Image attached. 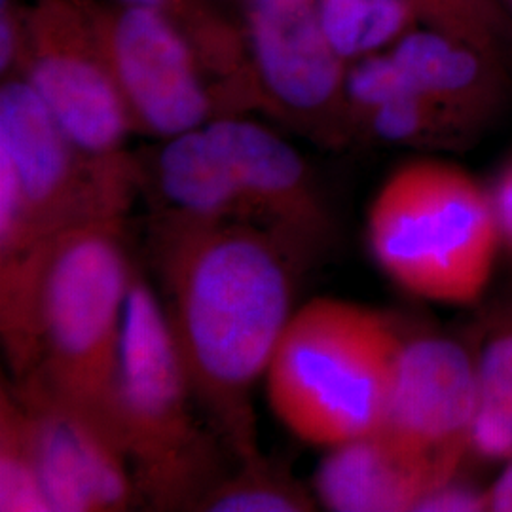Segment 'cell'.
<instances>
[{"label":"cell","instance_id":"cell-1","mask_svg":"<svg viewBox=\"0 0 512 512\" xmlns=\"http://www.w3.org/2000/svg\"><path fill=\"white\" fill-rule=\"evenodd\" d=\"M167 319L196 403L239 461L262 458L253 393L294 310L300 256L247 222L160 228Z\"/></svg>","mask_w":512,"mask_h":512},{"label":"cell","instance_id":"cell-17","mask_svg":"<svg viewBox=\"0 0 512 512\" xmlns=\"http://www.w3.org/2000/svg\"><path fill=\"white\" fill-rule=\"evenodd\" d=\"M0 511L54 512L40 478L31 414L6 384L0 393Z\"/></svg>","mask_w":512,"mask_h":512},{"label":"cell","instance_id":"cell-18","mask_svg":"<svg viewBox=\"0 0 512 512\" xmlns=\"http://www.w3.org/2000/svg\"><path fill=\"white\" fill-rule=\"evenodd\" d=\"M471 442L480 458L512 459V332L492 340L476 366Z\"/></svg>","mask_w":512,"mask_h":512},{"label":"cell","instance_id":"cell-25","mask_svg":"<svg viewBox=\"0 0 512 512\" xmlns=\"http://www.w3.org/2000/svg\"><path fill=\"white\" fill-rule=\"evenodd\" d=\"M492 194H494L495 209L501 222L503 238H507L512 245V162L497 179Z\"/></svg>","mask_w":512,"mask_h":512},{"label":"cell","instance_id":"cell-19","mask_svg":"<svg viewBox=\"0 0 512 512\" xmlns=\"http://www.w3.org/2000/svg\"><path fill=\"white\" fill-rule=\"evenodd\" d=\"M313 509L310 494L262 456L239 461L236 473L220 476L196 511L308 512Z\"/></svg>","mask_w":512,"mask_h":512},{"label":"cell","instance_id":"cell-20","mask_svg":"<svg viewBox=\"0 0 512 512\" xmlns=\"http://www.w3.org/2000/svg\"><path fill=\"white\" fill-rule=\"evenodd\" d=\"M421 25L459 38L486 54L512 50V18L501 0H408Z\"/></svg>","mask_w":512,"mask_h":512},{"label":"cell","instance_id":"cell-12","mask_svg":"<svg viewBox=\"0 0 512 512\" xmlns=\"http://www.w3.org/2000/svg\"><path fill=\"white\" fill-rule=\"evenodd\" d=\"M14 391L33 420L40 478L52 511H128L139 495L120 444L42 393Z\"/></svg>","mask_w":512,"mask_h":512},{"label":"cell","instance_id":"cell-10","mask_svg":"<svg viewBox=\"0 0 512 512\" xmlns=\"http://www.w3.org/2000/svg\"><path fill=\"white\" fill-rule=\"evenodd\" d=\"M205 131L236 184L245 222L308 262L329 238L330 217L302 156L272 129L239 116H217Z\"/></svg>","mask_w":512,"mask_h":512},{"label":"cell","instance_id":"cell-14","mask_svg":"<svg viewBox=\"0 0 512 512\" xmlns=\"http://www.w3.org/2000/svg\"><path fill=\"white\" fill-rule=\"evenodd\" d=\"M389 54L416 92L467 129L492 114L505 92L501 59L425 25L408 31Z\"/></svg>","mask_w":512,"mask_h":512},{"label":"cell","instance_id":"cell-23","mask_svg":"<svg viewBox=\"0 0 512 512\" xmlns=\"http://www.w3.org/2000/svg\"><path fill=\"white\" fill-rule=\"evenodd\" d=\"M23 48V10L14 0L0 2V71L2 76L16 74Z\"/></svg>","mask_w":512,"mask_h":512},{"label":"cell","instance_id":"cell-7","mask_svg":"<svg viewBox=\"0 0 512 512\" xmlns=\"http://www.w3.org/2000/svg\"><path fill=\"white\" fill-rule=\"evenodd\" d=\"M12 76L35 90L84 154L97 160L126 156L135 124L103 54L93 2L37 0L23 12V48Z\"/></svg>","mask_w":512,"mask_h":512},{"label":"cell","instance_id":"cell-21","mask_svg":"<svg viewBox=\"0 0 512 512\" xmlns=\"http://www.w3.org/2000/svg\"><path fill=\"white\" fill-rule=\"evenodd\" d=\"M357 126L391 145L452 143L469 133L456 118L420 92L406 93L368 112Z\"/></svg>","mask_w":512,"mask_h":512},{"label":"cell","instance_id":"cell-24","mask_svg":"<svg viewBox=\"0 0 512 512\" xmlns=\"http://www.w3.org/2000/svg\"><path fill=\"white\" fill-rule=\"evenodd\" d=\"M114 4L162 10L165 14H169L171 18L177 19L188 31L190 37L198 38V33H200L198 25L200 23L209 27V21H205L203 16H198V0H114Z\"/></svg>","mask_w":512,"mask_h":512},{"label":"cell","instance_id":"cell-27","mask_svg":"<svg viewBox=\"0 0 512 512\" xmlns=\"http://www.w3.org/2000/svg\"><path fill=\"white\" fill-rule=\"evenodd\" d=\"M503 4H505V8H507V12H509V16L512 18V0H501Z\"/></svg>","mask_w":512,"mask_h":512},{"label":"cell","instance_id":"cell-8","mask_svg":"<svg viewBox=\"0 0 512 512\" xmlns=\"http://www.w3.org/2000/svg\"><path fill=\"white\" fill-rule=\"evenodd\" d=\"M93 18L135 131L169 139L217 118L205 57L177 19L120 4H93Z\"/></svg>","mask_w":512,"mask_h":512},{"label":"cell","instance_id":"cell-16","mask_svg":"<svg viewBox=\"0 0 512 512\" xmlns=\"http://www.w3.org/2000/svg\"><path fill=\"white\" fill-rule=\"evenodd\" d=\"M334 52L346 63L393 48L421 25L408 0H317Z\"/></svg>","mask_w":512,"mask_h":512},{"label":"cell","instance_id":"cell-22","mask_svg":"<svg viewBox=\"0 0 512 512\" xmlns=\"http://www.w3.org/2000/svg\"><path fill=\"white\" fill-rule=\"evenodd\" d=\"M420 512H478L488 511L486 492L463 484L458 476L433 494L427 495L418 507Z\"/></svg>","mask_w":512,"mask_h":512},{"label":"cell","instance_id":"cell-2","mask_svg":"<svg viewBox=\"0 0 512 512\" xmlns=\"http://www.w3.org/2000/svg\"><path fill=\"white\" fill-rule=\"evenodd\" d=\"M122 222H90L44 245L14 387L73 410L124 450L116 391L135 268L122 245Z\"/></svg>","mask_w":512,"mask_h":512},{"label":"cell","instance_id":"cell-11","mask_svg":"<svg viewBox=\"0 0 512 512\" xmlns=\"http://www.w3.org/2000/svg\"><path fill=\"white\" fill-rule=\"evenodd\" d=\"M251 74L277 109L302 118L344 114L348 63L334 52L317 0H238Z\"/></svg>","mask_w":512,"mask_h":512},{"label":"cell","instance_id":"cell-9","mask_svg":"<svg viewBox=\"0 0 512 512\" xmlns=\"http://www.w3.org/2000/svg\"><path fill=\"white\" fill-rule=\"evenodd\" d=\"M476 366L442 336L404 342L384 416L374 431L397 448L458 473L473 448Z\"/></svg>","mask_w":512,"mask_h":512},{"label":"cell","instance_id":"cell-3","mask_svg":"<svg viewBox=\"0 0 512 512\" xmlns=\"http://www.w3.org/2000/svg\"><path fill=\"white\" fill-rule=\"evenodd\" d=\"M404 342L374 308L340 298L302 304L264 376L275 418L296 439L327 450L374 433Z\"/></svg>","mask_w":512,"mask_h":512},{"label":"cell","instance_id":"cell-13","mask_svg":"<svg viewBox=\"0 0 512 512\" xmlns=\"http://www.w3.org/2000/svg\"><path fill=\"white\" fill-rule=\"evenodd\" d=\"M456 476L370 433L330 448L315 473L313 492L329 511H418L427 495Z\"/></svg>","mask_w":512,"mask_h":512},{"label":"cell","instance_id":"cell-4","mask_svg":"<svg viewBox=\"0 0 512 512\" xmlns=\"http://www.w3.org/2000/svg\"><path fill=\"white\" fill-rule=\"evenodd\" d=\"M503 239L494 194L458 165L414 160L374 194L366 241L404 293L469 306L488 289Z\"/></svg>","mask_w":512,"mask_h":512},{"label":"cell","instance_id":"cell-6","mask_svg":"<svg viewBox=\"0 0 512 512\" xmlns=\"http://www.w3.org/2000/svg\"><path fill=\"white\" fill-rule=\"evenodd\" d=\"M0 160L16 175L37 247L90 222L124 220L137 186L128 154H84L21 76H6L0 88Z\"/></svg>","mask_w":512,"mask_h":512},{"label":"cell","instance_id":"cell-5","mask_svg":"<svg viewBox=\"0 0 512 512\" xmlns=\"http://www.w3.org/2000/svg\"><path fill=\"white\" fill-rule=\"evenodd\" d=\"M167 311L135 270L118 372V427L137 495L156 511H196L222 476L219 440L194 414Z\"/></svg>","mask_w":512,"mask_h":512},{"label":"cell","instance_id":"cell-15","mask_svg":"<svg viewBox=\"0 0 512 512\" xmlns=\"http://www.w3.org/2000/svg\"><path fill=\"white\" fill-rule=\"evenodd\" d=\"M156 183L169 207L167 222H245L236 184L205 126L164 139L156 158Z\"/></svg>","mask_w":512,"mask_h":512},{"label":"cell","instance_id":"cell-26","mask_svg":"<svg viewBox=\"0 0 512 512\" xmlns=\"http://www.w3.org/2000/svg\"><path fill=\"white\" fill-rule=\"evenodd\" d=\"M488 511L512 512V459L505 473L499 476L494 486L486 492Z\"/></svg>","mask_w":512,"mask_h":512}]
</instances>
